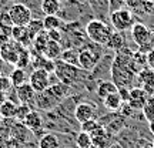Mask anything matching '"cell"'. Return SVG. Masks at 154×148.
<instances>
[{
	"instance_id": "30",
	"label": "cell",
	"mask_w": 154,
	"mask_h": 148,
	"mask_svg": "<svg viewBox=\"0 0 154 148\" xmlns=\"http://www.w3.org/2000/svg\"><path fill=\"white\" fill-rule=\"evenodd\" d=\"M63 26V22L57 16H46L43 19V29L46 32L50 30H60V27Z\"/></svg>"
},
{
	"instance_id": "25",
	"label": "cell",
	"mask_w": 154,
	"mask_h": 148,
	"mask_svg": "<svg viewBox=\"0 0 154 148\" xmlns=\"http://www.w3.org/2000/svg\"><path fill=\"white\" fill-rule=\"evenodd\" d=\"M103 104L109 111L114 113V111H119L123 105V100L119 95V93H113L110 95H107L104 100H103Z\"/></svg>"
},
{
	"instance_id": "3",
	"label": "cell",
	"mask_w": 154,
	"mask_h": 148,
	"mask_svg": "<svg viewBox=\"0 0 154 148\" xmlns=\"http://www.w3.org/2000/svg\"><path fill=\"white\" fill-rule=\"evenodd\" d=\"M110 22H111V26H113L117 32L124 33L126 30L131 29L133 24H134L133 11L130 10V9H126V7H123L120 10L113 11V13H110Z\"/></svg>"
},
{
	"instance_id": "20",
	"label": "cell",
	"mask_w": 154,
	"mask_h": 148,
	"mask_svg": "<svg viewBox=\"0 0 154 148\" xmlns=\"http://www.w3.org/2000/svg\"><path fill=\"white\" fill-rule=\"evenodd\" d=\"M61 51H63V49H61L60 43H57V41H53V40H49V43H47V46H46V50H44V54L49 60H59L61 56Z\"/></svg>"
},
{
	"instance_id": "29",
	"label": "cell",
	"mask_w": 154,
	"mask_h": 148,
	"mask_svg": "<svg viewBox=\"0 0 154 148\" xmlns=\"http://www.w3.org/2000/svg\"><path fill=\"white\" fill-rule=\"evenodd\" d=\"M10 81H11V86L14 88L20 87L22 84L27 81V76H26V71L22 70V68H16V70H13L10 74Z\"/></svg>"
},
{
	"instance_id": "17",
	"label": "cell",
	"mask_w": 154,
	"mask_h": 148,
	"mask_svg": "<svg viewBox=\"0 0 154 148\" xmlns=\"http://www.w3.org/2000/svg\"><path fill=\"white\" fill-rule=\"evenodd\" d=\"M40 7L44 16H57V13L61 9V2L60 0H42Z\"/></svg>"
},
{
	"instance_id": "16",
	"label": "cell",
	"mask_w": 154,
	"mask_h": 148,
	"mask_svg": "<svg viewBox=\"0 0 154 148\" xmlns=\"http://www.w3.org/2000/svg\"><path fill=\"white\" fill-rule=\"evenodd\" d=\"M10 36L13 37L14 41L20 43L22 46H24V47H27L29 44L33 43V41H32V38H30V36H29L27 29L26 27H19V26H14L13 30H11Z\"/></svg>"
},
{
	"instance_id": "37",
	"label": "cell",
	"mask_w": 154,
	"mask_h": 148,
	"mask_svg": "<svg viewBox=\"0 0 154 148\" xmlns=\"http://www.w3.org/2000/svg\"><path fill=\"white\" fill-rule=\"evenodd\" d=\"M32 111V108H30V105L29 104H20L17 105V110H16V117L14 118H17V120L20 121V122H23L24 121V118L27 117V114Z\"/></svg>"
},
{
	"instance_id": "10",
	"label": "cell",
	"mask_w": 154,
	"mask_h": 148,
	"mask_svg": "<svg viewBox=\"0 0 154 148\" xmlns=\"http://www.w3.org/2000/svg\"><path fill=\"white\" fill-rule=\"evenodd\" d=\"M149 98V95L146 94L141 87H133L130 88V98H128V104L133 110H143L146 101Z\"/></svg>"
},
{
	"instance_id": "11",
	"label": "cell",
	"mask_w": 154,
	"mask_h": 148,
	"mask_svg": "<svg viewBox=\"0 0 154 148\" xmlns=\"http://www.w3.org/2000/svg\"><path fill=\"white\" fill-rule=\"evenodd\" d=\"M94 115H96V108H94L93 104H88V103H80L74 108V117L76 120L82 124V122H86L88 120H93Z\"/></svg>"
},
{
	"instance_id": "21",
	"label": "cell",
	"mask_w": 154,
	"mask_h": 148,
	"mask_svg": "<svg viewBox=\"0 0 154 148\" xmlns=\"http://www.w3.org/2000/svg\"><path fill=\"white\" fill-rule=\"evenodd\" d=\"M119 91V88L116 86L114 83L111 81V80H104V81H100L99 87H97V95H99L100 98L104 100L107 95H110L113 93H117Z\"/></svg>"
},
{
	"instance_id": "50",
	"label": "cell",
	"mask_w": 154,
	"mask_h": 148,
	"mask_svg": "<svg viewBox=\"0 0 154 148\" xmlns=\"http://www.w3.org/2000/svg\"><path fill=\"white\" fill-rule=\"evenodd\" d=\"M96 2H99V3H106V2H109V0H96Z\"/></svg>"
},
{
	"instance_id": "40",
	"label": "cell",
	"mask_w": 154,
	"mask_h": 148,
	"mask_svg": "<svg viewBox=\"0 0 154 148\" xmlns=\"http://www.w3.org/2000/svg\"><path fill=\"white\" fill-rule=\"evenodd\" d=\"M13 87L10 81V77H5V76H0V90L2 91H9L10 88Z\"/></svg>"
},
{
	"instance_id": "39",
	"label": "cell",
	"mask_w": 154,
	"mask_h": 148,
	"mask_svg": "<svg viewBox=\"0 0 154 148\" xmlns=\"http://www.w3.org/2000/svg\"><path fill=\"white\" fill-rule=\"evenodd\" d=\"M124 5H126V2H124V0H109V9H110V13L123 9Z\"/></svg>"
},
{
	"instance_id": "27",
	"label": "cell",
	"mask_w": 154,
	"mask_h": 148,
	"mask_svg": "<svg viewBox=\"0 0 154 148\" xmlns=\"http://www.w3.org/2000/svg\"><path fill=\"white\" fill-rule=\"evenodd\" d=\"M13 27H14V24H13V20H11L9 11L0 13V32H2V34L10 37Z\"/></svg>"
},
{
	"instance_id": "46",
	"label": "cell",
	"mask_w": 154,
	"mask_h": 148,
	"mask_svg": "<svg viewBox=\"0 0 154 148\" xmlns=\"http://www.w3.org/2000/svg\"><path fill=\"white\" fill-rule=\"evenodd\" d=\"M5 101H6V94H5V91H2V90H0V105L3 104Z\"/></svg>"
},
{
	"instance_id": "54",
	"label": "cell",
	"mask_w": 154,
	"mask_h": 148,
	"mask_svg": "<svg viewBox=\"0 0 154 148\" xmlns=\"http://www.w3.org/2000/svg\"><path fill=\"white\" fill-rule=\"evenodd\" d=\"M153 148H154V141H153Z\"/></svg>"
},
{
	"instance_id": "35",
	"label": "cell",
	"mask_w": 154,
	"mask_h": 148,
	"mask_svg": "<svg viewBox=\"0 0 154 148\" xmlns=\"http://www.w3.org/2000/svg\"><path fill=\"white\" fill-rule=\"evenodd\" d=\"M76 145L79 148H88L90 145H93L90 134H88V132H84V131L79 132L76 137Z\"/></svg>"
},
{
	"instance_id": "34",
	"label": "cell",
	"mask_w": 154,
	"mask_h": 148,
	"mask_svg": "<svg viewBox=\"0 0 154 148\" xmlns=\"http://www.w3.org/2000/svg\"><path fill=\"white\" fill-rule=\"evenodd\" d=\"M27 33L29 36H30V38H32V41H33L34 38H36V36H37L42 30H44L43 29V20H32V22L27 24Z\"/></svg>"
},
{
	"instance_id": "19",
	"label": "cell",
	"mask_w": 154,
	"mask_h": 148,
	"mask_svg": "<svg viewBox=\"0 0 154 148\" xmlns=\"http://www.w3.org/2000/svg\"><path fill=\"white\" fill-rule=\"evenodd\" d=\"M90 137H91L93 145H96V147H99V148H104L106 141H107V130L103 125H99L90 134Z\"/></svg>"
},
{
	"instance_id": "8",
	"label": "cell",
	"mask_w": 154,
	"mask_h": 148,
	"mask_svg": "<svg viewBox=\"0 0 154 148\" xmlns=\"http://www.w3.org/2000/svg\"><path fill=\"white\" fill-rule=\"evenodd\" d=\"M24 49V46H22L17 41H7L5 43L2 47H0V57L5 63H9V64H14L16 66L17 60H19V53L20 50Z\"/></svg>"
},
{
	"instance_id": "49",
	"label": "cell",
	"mask_w": 154,
	"mask_h": 148,
	"mask_svg": "<svg viewBox=\"0 0 154 148\" xmlns=\"http://www.w3.org/2000/svg\"><path fill=\"white\" fill-rule=\"evenodd\" d=\"M3 63H5V61L2 60V57H0V74H2V71H3Z\"/></svg>"
},
{
	"instance_id": "43",
	"label": "cell",
	"mask_w": 154,
	"mask_h": 148,
	"mask_svg": "<svg viewBox=\"0 0 154 148\" xmlns=\"http://www.w3.org/2000/svg\"><path fill=\"white\" fill-rule=\"evenodd\" d=\"M119 95L121 97L123 103H128V98H130V88H119Z\"/></svg>"
},
{
	"instance_id": "5",
	"label": "cell",
	"mask_w": 154,
	"mask_h": 148,
	"mask_svg": "<svg viewBox=\"0 0 154 148\" xmlns=\"http://www.w3.org/2000/svg\"><path fill=\"white\" fill-rule=\"evenodd\" d=\"M9 14L13 20V24L19 27H27V24L32 22V10L22 3L11 6L9 9Z\"/></svg>"
},
{
	"instance_id": "14",
	"label": "cell",
	"mask_w": 154,
	"mask_h": 148,
	"mask_svg": "<svg viewBox=\"0 0 154 148\" xmlns=\"http://www.w3.org/2000/svg\"><path fill=\"white\" fill-rule=\"evenodd\" d=\"M126 2V6L130 9V10H134L137 13H150L153 10V2H149V0H124Z\"/></svg>"
},
{
	"instance_id": "22",
	"label": "cell",
	"mask_w": 154,
	"mask_h": 148,
	"mask_svg": "<svg viewBox=\"0 0 154 148\" xmlns=\"http://www.w3.org/2000/svg\"><path fill=\"white\" fill-rule=\"evenodd\" d=\"M69 87H70V86H66V84H63V83L59 81V83H54V84H50V87L47 88V91H49V93L51 94L59 103H60L61 100L67 95Z\"/></svg>"
},
{
	"instance_id": "24",
	"label": "cell",
	"mask_w": 154,
	"mask_h": 148,
	"mask_svg": "<svg viewBox=\"0 0 154 148\" xmlns=\"http://www.w3.org/2000/svg\"><path fill=\"white\" fill-rule=\"evenodd\" d=\"M126 38H124V34L121 33V32H113L110 36V38H109V43H107V47L111 50H114V51H117V50L123 49V47H126Z\"/></svg>"
},
{
	"instance_id": "4",
	"label": "cell",
	"mask_w": 154,
	"mask_h": 148,
	"mask_svg": "<svg viewBox=\"0 0 154 148\" xmlns=\"http://www.w3.org/2000/svg\"><path fill=\"white\" fill-rule=\"evenodd\" d=\"M110 74L111 81L117 86V88H131L136 73L130 67H117L111 64Z\"/></svg>"
},
{
	"instance_id": "18",
	"label": "cell",
	"mask_w": 154,
	"mask_h": 148,
	"mask_svg": "<svg viewBox=\"0 0 154 148\" xmlns=\"http://www.w3.org/2000/svg\"><path fill=\"white\" fill-rule=\"evenodd\" d=\"M49 43V34L46 30H42L40 33L36 36V38L33 40V50L36 54H44V50H46V46Z\"/></svg>"
},
{
	"instance_id": "1",
	"label": "cell",
	"mask_w": 154,
	"mask_h": 148,
	"mask_svg": "<svg viewBox=\"0 0 154 148\" xmlns=\"http://www.w3.org/2000/svg\"><path fill=\"white\" fill-rule=\"evenodd\" d=\"M111 33H113L111 29L104 22L99 20V19L88 20L87 24H86V36L93 43L99 44V46H107Z\"/></svg>"
},
{
	"instance_id": "51",
	"label": "cell",
	"mask_w": 154,
	"mask_h": 148,
	"mask_svg": "<svg viewBox=\"0 0 154 148\" xmlns=\"http://www.w3.org/2000/svg\"><path fill=\"white\" fill-rule=\"evenodd\" d=\"M141 148H153V145H146V147H141Z\"/></svg>"
},
{
	"instance_id": "47",
	"label": "cell",
	"mask_w": 154,
	"mask_h": 148,
	"mask_svg": "<svg viewBox=\"0 0 154 148\" xmlns=\"http://www.w3.org/2000/svg\"><path fill=\"white\" fill-rule=\"evenodd\" d=\"M149 128L150 131H151V134L154 135V121H151V122H149Z\"/></svg>"
},
{
	"instance_id": "52",
	"label": "cell",
	"mask_w": 154,
	"mask_h": 148,
	"mask_svg": "<svg viewBox=\"0 0 154 148\" xmlns=\"http://www.w3.org/2000/svg\"><path fill=\"white\" fill-rule=\"evenodd\" d=\"M88 148H99V147H96V145H90Z\"/></svg>"
},
{
	"instance_id": "44",
	"label": "cell",
	"mask_w": 154,
	"mask_h": 148,
	"mask_svg": "<svg viewBox=\"0 0 154 148\" xmlns=\"http://www.w3.org/2000/svg\"><path fill=\"white\" fill-rule=\"evenodd\" d=\"M120 114L121 115H126V117H130V115H131V113L134 110H133L131 107H130V104H128V103H123V105H121V108L120 110Z\"/></svg>"
},
{
	"instance_id": "28",
	"label": "cell",
	"mask_w": 154,
	"mask_h": 148,
	"mask_svg": "<svg viewBox=\"0 0 154 148\" xmlns=\"http://www.w3.org/2000/svg\"><path fill=\"white\" fill-rule=\"evenodd\" d=\"M59 60L64 61L67 64H73V66L79 67V51L76 49H73V47H69V49L61 51V56Z\"/></svg>"
},
{
	"instance_id": "48",
	"label": "cell",
	"mask_w": 154,
	"mask_h": 148,
	"mask_svg": "<svg viewBox=\"0 0 154 148\" xmlns=\"http://www.w3.org/2000/svg\"><path fill=\"white\" fill-rule=\"evenodd\" d=\"M150 43L153 44V47H154V30H151V37H150Z\"/></svg>"
},
{
	"instance_id": "33",
	"label": "cell",
	"mask_w": 154,
	"mask_h": 148,
	"mask_svg": "<svg viewBox=\"0 0 154 148\" xmlns=\"http://www.w3.org/2000/svg\"><path fill=\"white\" fill-rule=\"evenodd\" d=\"M141 113H143V117L149 121V122L154 121V95H151V97L147 98Z\"/></svg>"
},
{
	"instance_id": "6",
	"label": "cell",
	"mask_w": 154,
	"mask_h": 148,
	"mask_svg": "<svg viewBox=\"0 0 154 148\" xmlns=\"http://www.w3.org/2000/svg\"><path fill=\"white\" fill-rule=\"evenodd\" d=\"M29 84L36 93H42L47 90L50 87V73L43 68H34L29 77Z\"/></svg>"
},
{
	"instance_id": "53",
	"label": "cell",
	"mask_w": 154,
	"mask_h": 148,
	"mask_svg": "<svg viewBox=\"0 0 154 148\" xmlns=\"http://www.w3.org/2000/svg\"><path fill=\"white\" fill-rule=\"evenodd\" d=\"M149 2H153V3H154V0H149Z\"/></svg>"
},
{
	"instance_id": "36",
	"label": "cell",
	"mask_w": 154,
	"mask_h": 148,
	"mask_svg": "<svg viewBox=\"0 0 154 148\" xmlns=\"http://www.w3.org/2000/svg\"><path fill=\"white\" fill-rule=\"evenodd\" d=\"M138 77V81L141 83H146V81H150V80H154V70H151L149 66L144 67V68H141L140 70V73L137 74Z\"/></svg>"
},
{
	"instance_id": "7",
	"label": "cell",
	"mask_w": 154,
	"mask_h": 148,
	"mask_svg": "<svg viewBox=\"0 0 154 148\" xmlns=\"http://www.w3.org/2000/svg\"><path fill=\"white\" fill-rule=\"evenodd\" d=\"M100 60V54L91 49H83L79 51V67L84 71H93Z\"/></svg>"
},
{
	"instance_id": "13",
	"label": "cell",
	"mask_w": 154,
	"mask_h": 148,
	"mask_svg": "<svg viewBox=\"0 0 154 148\" xmlns=\"http://www.w3.org/2000/svg\"><path fill=\"white\" fill-rule=\"evenodd\" d=\"M34 101H36V105H37L38 108H43V110H51L59 103L47 90H44L42 93H36Z\"/></svg>"
},
{
	"instance_id": "41",
	"label": "cell",
	"mask_w": 154,
	"mask_h": 148,
	"mask_svg": "<svg viewBox=\"0 0 154 148\" xmlns=\"http://www.w3.org/2000/svg\"><path fill=\"white\" fill-rule=\"evenodd\" d=\"M141 88L146 91V94H147L149 97L154 95V80H150V81L143 83V84H141Z\"/></svg>"
},
{
	"instance_id": "12",
	"label": "cell",
	"mask_w": 154,
	"mask_h": 148,
	"mask_svg": "<svg viewBox=\"0 0 154 148\" xmlns=\"http://www.w3.org/2000/svg\"><path fill=\"white\" fill-rule=\"evenodd\" d=\"M16 95H17V100L20 104H32L34 103V98H36V91H34L32 86L29 83H24L22 84L20 87L16 88Z\"/></svg>"
},
{
	"instance_id": "38",
	"label": "cell",
	"mask_w": 154,
	"mask_h": 148,
	"mask_svg": "<svg viewBox=\"0 0 154 148\" xmlns=\"http://www.w3.org/2000/svg\"><path fill=\"white\" fill-rule=\"evenodd\" d=\"M100 124L97 122V120H88V121H86V122H82V131H84V132H88V134H91V132L99 127Z\"/></svg>"
},
{
	"instance_id": "23",
	"label": "cell",
	"mask_w": 154,
	"mask_h": 148,
	"mask_svg": "<svg viewBox=\"0 0 154 148\" xmlns=\"http://www.w3.org/2000/svg\"><path fill=\"white\" fill-rule=\"evenodd\" d=\"M29 132H30V130H29L23 122H16L14 125L11 127L10 135L14 138V140H17L19 143H24V141L27 140Z\"/></svg>"
},
{
	"instance_id": "32",
	"label": "cell",
	"mask_w": 154,
	"mask_h": 148,
	"mask_svg": "<svg viewBox=\"0 0 154 148\" xmlns=\"http://www.w3.org/2000/svg\"><path fill=\"white\" fill-rule=\"evenodd\" d=\"M32 64V57H30V51L27 50V47H24V49L20 50V53H19V60L16 63V68H22L24 70L26 67H29Z\"/></svg>"
},
{
	"instance_id": "9",
	"label": "cell",
	"mask_w": 154,
	"mask_h": 148,
	"mask_svg": "<svg viewBox=\"0 0 154 148\" xmlns=\"http://www.w3.org/2000/svg\"><path fill=\"white\" fill-rule=\"evenodd\" d=\"M130 32H131L133 41L137 44V47L150 43L151 30H150L146 24H143V23H134V24H133V27L130 29Z\"/></svg>"
},
{
	"instance_id": "2",
	"label": "cell",
	"mask_w": 154,
	"mask_h": 148,
	"mask_svg": "<svg viewBox=\"0 0 154 148\" xmlns=\"http://www.w3.org/2000/svg\"><path fill=\"white\" fill-rule=\"evenodd\" d=\"M82 74V68L73 64H67L61 60L54 61V76L57 80L66 86H73L79 80V77Z\"/></svg>"
},
{
	"instance_id": "15",
	"label": "cell",
	"mask_w": 154,
	"mask_h": 148,
	"mask_svg": "<svg viewBox=\"0 0 154 148\" xmlns=\"http://www.w3.org/2000/svg\"><path fill=\"white\" fill-rule=\"evenodd\" d=\"M23 124L27 127L30 131H38L42 128V125H43V118H42V115L38 114L37 111L32 110L27 114V117L24 118Z\"/></svg>"
},
{
	"instance_id": "45",
	"label": "cell",
	"mask_w": 154,
	"mask_h": 148,
	"mask_svg": "<svg viewBox=\"0 0 154 148\" xmlns=\"http://www.w3.org/2000/svg\"><path fill=\"white\" fill-rule=\"evenodd\" d=\"M147 66H149L151 70H154V49L147 54Z\"/></svg>"
},
{
	"instance_id": "26",
	"label": "cell",
	"mask_w": 154,
	"mask_h": 148,
	"mask_svg": "<svg viewBox=\"0 0 154 148\" xmlns=\"http://www.w3.org/2000/svg\"><path fill=\"white\" fill-rule=\"evenodd\" d=\"M17 105L11 101V100H6L3 104L0 105V115L3 120H11L16 117Z\"/></svg>"
},
{
	"instance_id": "31",
	"label": "cell",
	"mask_w": 154,
	"mask_h": 148,
	"mask_svg": "<svg viewBox=\"0 0 154 148\" xmlns=\"http://www.w3.org/2000/svg\"><path fill=\"white\" fill-rule=\"evenodd\" d=\"M38 148H59V138L54 134H46L38 140Z\"/></svg>"
},
{
	"instance_id": "42",
	"label": "cell",
	"mask_w": 154,
	"mask_h": 148,
	"mask_svg": "<svg viewBox=\"0 0 154 148\" xmlns=\"http://www.w3.org/2000/svg\"><path fill=\"white\" fill-rule=\"evenodd\" d=\"M47 34H49V40H53L57 43H60L61 38H63V34L60 30H50V32H47Z\"/></svg>"
}]
</instances>
